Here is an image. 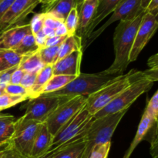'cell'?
I'll return each instance as SVG.
<instances>
[{"label": "cell", "mask_w": 158, "mask_h": 158, "mask_svg": "<svg viewBox=\"0 0 158 158\" xmlns=\"http://www.w3.org/2000/svg\"><path fill=\"white\" fill-rule=\"evenodd\" d=\"M52 140V136L48 131L46 123H40L34 140L31 158H38L47 152L51 146Z\"/></svg>", "instance_id": "obj_18"}, {"label": "cell", "mask_w": 158, "mask_h": 158, "mask_svg": "<svg viewBox=\"0 0 158 158\" xmlns=\"http://www.w3.org/2000/svg\"><path fill=\"white\" fill-rule=\"evenodd\" d=\"M66 100L68 99L46 95H40L36 98L30 99L26 104L21 107L26 110L23 118L40 123H45L56 108Z\"/></svg>", "instance_id": "obj_9"}, {"label": "cell", "mask_w": 158, "mask_h": 158, "mask_svg": "<svg viewBox=\"0 0 158 158\" xmlns=\"http://www.w3.org/2000/svg\"><path fill=\"white\" fill-rule=\"evenodd\" d=\"M76 50H83L82 38L77 35L68 36L60 45L57 61Z\"/></svg>", "instance_id": "obj_24"}, {"label": "cell", "mask_w": 158, "mask_h": 158, "mask_svg": "<svg viewBox=\"0 0 158 158\" xmlns=\"http://www.w3.org/2000/svg\"><path fill=\"white\" fill-rule=\"evenodd\" d=\"M26 72L21 70L19 68H17L14 73H12V77L10 79V83L9 84H20L21 83V80L23 79V76L25 75Z\"/></svg>", "instance_id": "obj_39"}, {"label": "cell", "mask_w": 158, "mask_h": 158, "mask_svg": "<svg viewBox=\"0 0 158 158\" xmlns=\"http://www.w3.org/2000/svg\"><path fill=\"white\" fill-rule=\"evenodd\" d=\"M83 50H76L60 59L52 65L53 75H66L77 77L80 73V64Z\"/></svg>", "instance_id": "obj_13"}, {"label": "cell", "mask_w": 158, "mask_h": 158, "mask_svg": "<svg viewBox=\"0 0 158 158\" xmlns=\"http://www.w3.org/2000/svg\"><path fill=\"white\" fill-rule=\"evenodd\" d=\"M56 35L58 36H63V35H67V31H66V27L64 26V23H62L60 26L55 29Z\"/></svg>", "instance_id": "obj_45"}, {"label": "cell", "mask_w": 158, "mask_h": 158, "mask_svg": "<svg viewBox=\"0 0 158 158\" xmlns=\"http://www.w3.org/2000/svg\"><path fill=\"white\" fill-rule=\"evenodd\" d=\"M40 123L33 120H25L21 117L15 120V131L6 145L22 158H31L34 140Z\"/></svg>", "instance_id": "obj_5"}, {"label": "cell", "mask_w": 158, "mask_h": 158, "mask_svg": "<svg viewBox=\"0 0 158 158\" xmlns=\"http://www.w3.org/2000/svg\"><path fill=\"white\" fill-rule=\"evenodd\" d=\"M28 99H29L28 97H25V96L9 95L4 93L0 96V111L12 107Z\"/></svg>", "instance_id": "obj_30"}, {"label": "cell", "mask_w": 158, "mask_h": 158, "mask_svg": "<svg viewBox=\"0 0 158 158\" xmlns=\"http://www.w3.org/2000/svg\"><path fill=\"white\" fill-rule=\"evenodd\" d=\"M68 37V35H63V36H58L54 35L52 37H46V42H45L44 47H49V46H59L63 43V42Z\"/></svg>", "instance_id": "obj_37"}, {"label": "cell", "mask_w": 158, "mask_h": 158, "mask_svg": "<svg viewBox=\"0 0 158 158\" xmlns=\"http://www.w3.org/2000/svg\"><path fill=\"white\" fill-rule=\"evenodd\" d=\"M116 77L117 76L105 73L103 71L98 73H80L62 89L43 95L66 99L73 98L79 96L88 97Z\"/></svg>", "instance_id": "obj_3"}, {"label": "cell", "mask_w": 158, "mask_h": 158, "mask_svg": "<svg viewBox=\"0 0 158 158\" xmlns=\"http://www.w3.org/2000/svg\"><path fill=\"white\" fill-rule=\"evenodd\" d=\"M2 32H3L2 29V28H1V27H0V34H1V33H2Z\"/></svg>", "instance_id": "obj_51"}, {"label": "cell", "mask_w": 158, "mask_h": 158, "mask_svg": "<svg viewBox=\"0 0 158 158\" xmlns=\"http://www.w3.org/2000/svg\"><path fill=\"white\" fill-rule=\"evenodd\" d=\"M100 0H85L79 9V23L76 35L83 38L85 32L94 17Z\"/></svg>", "instance_id": "obj_17"}, {"label": "cell", "mask_w": 158, "mask_h": 158, "mask_svg": "<svg viewBox=\"0 0 158 158\" xmlns=\"http://www.w3.org/2000/svg\"><path fill=\"white\" fill-rule=\"evenodd\" d=\"M31 27L29 23L16 25L6 29L0 34V50L1 49H14L23 40L25 35L30 33Z\"/></svg>", "instance_id": "obj_14"}, {"label": "cell", "mask_w": 158, "mask_h": 158, "mask_svg": "<svg viewBox=\"0 0 158 158\" xmlns=\"http://www.w3.org/2000/svg\"><path fill=\"white\" fill-rule=\"evenodd\" d=\"M127 110L128 109L123 110L115 114L93 120L84 135L86 144L83 158H88L91 150L96 145L111 142L116 128Z\"/></svg>", "instance_id": "obj_4"}, {"label": "cell", "mask_w": 158, "mask_h": 158, "mask_svg": "<svg viewBox=\"0 0 158 158\" xmlns=\"http://www.w3.org/2000/svg\"><path fill=\"white\" fill-rule=\"evenodd\" d=\"M34 36H35V43H36L37 46H39V48H40V49H43V48H44L46 36L44 34V32H43V31L41 30L40 32H39L38 33L34 35Z\"/></svg>", "instance_id": "obj_42"}, {"label": "cell", "mask_w": 158, "mask_h": 158, "mask_svg": "<svg viewBox=\"0 0 158 158\" xmlns=\"http://www.w3.org/2000/svg\"><path fill=\"white\" fill-rule=\"evenodd\" d=\"M4 88H2V87H0V96L2 95V94H4Z\"/></svg>", "instance_id": "obj_49"}, {"label": "cell", "mask_w": 158, "mask_h": 158, "mask_svg": "<svg viewBox=\"0 0 158 158\" xmlns=\"http://www.w3.org/2000/svg\"><path fill=\"white\" fill-rule=\"evenodd\" d=\"M86 144L84 136L71 140L62 145V148L53 158H83Z\"/></svg>", "instance_id": "obj_19"}, {"label": "cell", "mask_w": 158, "mask_h": 158, "mask_svg": "<svg viewBox=\"0 0 158 158\" xmlns=\"http://www.w3.org/2000/svg\"><path fill=\"white\" fill-rule=\"evenodd\" d=\"M44 14H45V19H44L45 27H48L52 29H56L58 26H60L62 23H63V22L56 19L51 16V15H48V14H46V13Z\"/></svg>", "instance_id": "obj_38"}, {"label": "cell", "mask_w": 158, "mask_h": 158, "mask_svg": "<svg viewBox=\"0 0 158 158\" xmlns=\"http://www.w3.org/2000/svg\"><path fill=\"white\" fill-rule=\"evenodd\" d=\"M157 73L158 70L151 69L145 71L131 69L128 73L117 76L100 89L86 97V109L94 116L135 82L143 79L156 82L158 80Z\"/></svg>", "instance_id": "obj_1"}, {"label": "cell", "mask_w": 158, "mask_h": 158, "mask_svg": "<svg viewBox=\"0 0 158 158\" xmlns=\"http://www.w3.org/2000/svg\"><path fill=\"white\" fill-rule=\"evenodd\" d=\"M147 12L151 13L154 16L157 18L158 14V0H151V2L148 4V7L146 9Z\"/></svg>", "instance_id": "obj_40"}, {"label": "cell", "mask_w": 158, "mask_h": 158, "mask_svg": "<svg viewBox=\"0 0 158 158\" xmlns=\"http://www.w3.org/2000/svg\"><path fill=\"white\" fill-rule=\"evenodd\" d=\"M55 1L56 0H40V3H42L43 6H48V5H50Z\"/></svg>", "instance_id": "obj_48"}, {"label": "cell", "mask_w": 158, "mask_h": 158, "mask_svg": "<svg viewBox=\"0 0 158 158\" xmlns=\"http://www.w3.org/2000/svg\"><path fill=\"white\" fill-rule=\"evenodd\" d=\"M154 82L148 79H143L135 82L122 93H120L109 104L93 116L94 119L100 118L104 116L115 114L123 110L129 109L134 102L144 93L149 91L154 86Z\"/></svg>", "instance_id": "obj_6"}, {"label": "cell", "mask_w": 158, "mask_h": 158, "mask_svg": "<svg viewBox=\"0 0 158 158\" xmlns=\"http://www.w3.org/2000/svg\"><path fill=\"white\" fill-rule=\"evenodd\" d=\"M19 158H21V157H19Z\"/></svg>", "instance_id": "obj_53"}, {"label": "cell", "mask_w": 158, "mask_h": 158, "mask_svg": "<svg viewBox=\"0 0 158 158\" xmlns=\"http://www.w3.org/2000/svg\"><path fill=\"white\" fill-rule=\"evenodd\" d=\"M20 157L16 154L15 152H14L12 150L7 149V148H5L4 149V154L2 157V158H19ZM22 158V157H21Z\"/></svg>", "instance_id": "obj_44"}, {"label": "cell", "mask_w": 158, "mask_h": 158, "mask_svg": "<svg viewBox=\"0 0 158 158\" xmlns=\"http://www.w3.org/2000/svg\"><path fill=\"white\" fill-rule=\"evenodd\" d=\"M43 32H44L45 35H46V37H52V36H54V35H56L55 29H50V28L43 26Z\"/></svg>", "instance_id": "obj_46"}, {"label": "cell", "mask_w": 158, "mask_h": 158, "mask_svg": "<svg viewBox=\"0 0 158 158\" xmlns=\"http://www.w3.org/2000/svg\"><path fill=\"white\" fill-rule=\"evenodd\" d=\"M83 0H56L48 6H43V13L48 14L64 23L66 16L73 8L80 9Z\"/></svg>", "instance_id": "obj_16"}, {"label": "cell", "mask_w": 158, "mask_h": 158, "mask_svg": "<svg viewBox=\"0 0 158 158\" xmlns=\"http://www.w3.org/2000/svg\"><path fill=\"white\" fill-rule=\"evenodd\" d=\"M15 117L9 114H0V147L6 145L15 131Z\"/></svg>", "instance_id": "obj_22"}, {"label": "cell", "mask_w": 158, "mask_h": 158, "mask_svg": "<svg viewBox=\"0 0 158 158\" xmlns=\"http://www.w3.org/2000/svg\"><path fill=\"white\" fill-rule=\"evenodd\" d=\"M93 120V116L85 106L75 117L63 125L56 135L52 137V143L48 151L56 149L71 140L83 137Z\"/></svg>", "instance_id": "obj_7"}, {"label": "cell", "mask_w": 158, "mask_h": 158, "mask_svg": "<svg viewBox=\"0 0 158 158\" xmlns=\"http://www.w3.org/2000/svg\"><path fill=\"white\" fill-rule=\"evenodd\" d=\"M157 27L158 22L157 17L154 16L151 13H148L145 11L144 15H143V18L136 33L132 49L130 52V63L137 60V57L139 56L144 46L154 35Z\"/></svg>", "instance_id": "obj_11"}, {"label": "cell", "mask_w": 158, "mask_h": 158, "mask_svg": "<svg viewBox=\"0 0 158 158\" xmlns=\"http://www.w3.org/2000/svg\"><path fill=\"white\" fill-rule=\"evenodd\" d=\"M45 66L40 58V52H36L29 56H23L18 68L26 73H38Z\"/></svg>", "instance_id": "obj_23"}, {"label": "cell", "mask_w": 158, "mask_h": 158, "mask_svg": "<svg viewBox=\"0 0 158 158\" xmlns=\"http://www.w3.org/2000/svg\"><path fill=\"white\" fill-rule=\"evenodd\" d=\"M83 1H85V0H83Z\"/></svg>", "instance_id": "obj_52"}, {"label": "cell", "mask_w": 158, "mask_h": 158, "mask_svg": "<svg viewBox=\"0 0 158 158\" xmlns=\"http://www.w3.org/2000/svg\"><path fill=\"white\" fill-rule=\"evenodd\" d=\"M123 0H100L98 6H97L94 17L91 19L84 35L82 38L83 44L91 33L95 30L96 27L106 18L107 15L112 13L117 6L120 4Z\"/></svg>", "instance_id": "obj_15"}, {"label": "cell", "mask_w": 158, "mask_h": 158, "mask_svg": "<svg viewBox=\"0 0 158 158\" xmlns=\"http://www.w3.org/2000/svg\"><path fill=\"white\" fill-rule=\"evenodd\" d=\"M3 154H4V150H2V151H0V158H2V157L3 156Z\"/></svg>", "instance_id": "obj_50"}, {"label": "cell", "mask_w": 158, "mask_h": 158, "mask_svg": "<svg viewBox=\"0 0 158 158\" xmlns=\"http://www.w3.org/2000/svg\"><path fill=\"white\" fill-rule=\"evenodd\" d=\"M36 76L37 73H26L25 75L23 76L20 85L23 86L26 89H27L28 93L32 89V86L35 83Z\"/></svg>", "instance_id": "obj_35"}, {"label": "cell", "mask_w": 158, "mask_h": 158, "mask_svg": "<svg viewBox=\"0 0 158 158\" xmlns=\"http://www.w3.org/2000/svg\"><path fill=\"white\" fill-rule=\"evenodd\" d=\"M77 77L74 76H66V75H53L51 77L50 80L48 81L46 86L42 91V94H47L50 93H53L58 89H62L66 85H67L69 82Z\"/></svg>", "instance_id": "obj_26"}, {"label": "cell", "mask_w": 158, "mask_h": 158, "mask_svg": "<svg viewBox=\"0 0 158 158\" xmlns=\"http://www.w3.org/2000/svg\"><path fill=\"white\" fill-rule=\"evenodd\" d=\"M145 113L148 117H151L154 121H157L158 117V91H156L152 96L148 104L145 109Z\"/></svg>", "instance_id": "obj_32"}, {"label": "cell", "mask_w": 158, "mask_h": 158, "mask_svg": "<svg viewBox=\"0 0 158 158\" xmlns=\"http://www.w3.org/2000/svg\"><path fill=\"white\" fill-rule=\"evenodd\" d=\"M53 76L52 65H46L40 72L37 73L35 83L32 89L29 92V99H34L40 97L42 94L43 88L46 86L51 77Z\"/></svg>", "instance_id": "obj_20"}, {"label": "cell", "mask_w": 158, "mask_h": 158, "mask_svg": "<svg viewBox=\"0 0 158 158\" xmlns=\"http://www.w3.org/2000/svg\"><path fill=\"white\" fill-rule=\"evenodd\" d=\"M14 1L15 0H0V19L13 4Z\"/></svg>", "instance_id": "obj_41"}, {"label": "cell", "mask_w": 158, "mask_h": 158, "mask_svg": "<svg viewBox=\"0 0 158 158\" xmlns=\"http://www.w3.org/2000/svg\"><path fill=\"white\" fill-rule=\"evenodd\" d=\"M140 2L141 0H123L114 9L109 19L101 27L97 29V30H94L89 35L87 40L83 43V50L86 49L94 40H97V38H98L103 33V31L112 23L121 20L132 19L144 12L145 10L142 9L140 7Z\"/></svg>", "instance_id": "obj_10"}, {"label": "cell", "mask_w": 158, "mask_h": 158, "mask_svg": "<svg viewBox=\"0 0 158 158\" xmlns=\"http://www.w3.org/2000/svg\"><path fill=\"white\" fill-rule=\"evenodd\" d=\"M44 19L45 14L43 12L37 13L33 15L30 23H29L31 27V32L33 35H35L39 32L43 30V26H44Z\"/></svg>", "instance_id": "obj_33"}, {"label": "cell", "mask_w": 158, "mask_h": 158, "mask_svg": "<svg viewBox=\"0 0 158 158\" xmlns=\"http://www.w3.org/2000/svg\"><path fill=\"white\" fill-rule=\"evenodd\" d=\"M111 142L96 145L91 150L88 158H108Z\"/></svg>", "instance_id": "obj_31"}, {"label": "cell", "mask_w": 158, "mask_h": 158, "mask_svg": "<svg viewBox=\"0 0 158 158\" xmlns=\"http://www.w3.org/2000/svg\"><path fill=\"white\" fill-rule=\"evenodd\" d=\"M150 2H151V0H141V2H140V7H141V9H143V10H146Z\"/></svg>", "instance_id": "obj_47"}, {"label": "cell", "mask_w": 158, "mask_h": 158, "mask_svg": "<svg viewBox=\"0 0 158 158\" xmlns=\"http://www.w3.org/2000/svg\"><path fill=\"white\" fill-rule=\"evenodd\" d=\"M39 3L40 0H15L0 19V27L4 31L16 26L33 11Z\"/></svg>", "instance_id": "obj_12"}, {"label": "cell", "mask_w": 158, "mask_h": 158, "mask_svg": "<svg viewBox=\"0 0 158 158\" xmlns=\"http://www.w3.org/2000/svg\"><path fill=\"white\" fill-rule=\"evenodd\" d=\"M60 46V45L40 49L39 52H40V58L45 66L46 65H52V66L57 61Z\"/></svg>", "instance_id": "obj_28"}, {"label": "cell", "mask_w": 158, "mask_h": 158, "mask_svg": "<svg viewBox=\"0 0 158 158\" xmlns=\"http://www.w3.org/2000/svg\"><path fill=\"white\" fill-rule=\"evenodd\" d=\"M23 56L12 49L0 50V73L19 66Z\"/></svg>", "instance_id": "obj_25"}, {"label": "cell", "mask_w": 158, "mask_h": 158, "mask_svg": "<svg viewBox=\"0 0 158 158\" xmlns=\"http://www.w3.org/2000/svg\"><path fill=\"white\" fill-rule=\"evenodd\" d=\"M155 122L157 121H154V120H152L151 117H148V116L147 115L146 113H143L140 123H139L138 128H137V134H136L134 139L133 140L132 143H131V146H130V148L128 149L127 152L126 153V154H125L124 157L123 158H130L131 154L133 153V151L135 150V148H137V145L141 142V140L144 138L146 134H148V132L149 131L150 128L152 127V125L154 124Z\"/></svg>", "instance_id": "obj_21"}, {"label": "cell", "mask_w": 158, "mask_h": 158, "mask_svg": "<svg viewBox=\"0 0 158 158\" xmlns=\"http://www.w3.org/2000/svg\"><path fill=\"white\" fill-rule=\"evenodd\" d=\"M157 54L152 56L151 58L148 60V66H150V69H154V70H158V63H157Z\"/></svg>", "instance_id": "obj_43"}, {"label": "cell", "mask_w": 158, "mask_h": 158, "mask_svg": "<svg viewBox=\"0 0 158 158\" xmlns=\"http://www.w3.org/2000/svg\"><path fill=\"white\" fill-rule=\"evenodd\" d=\"M145 11L132 19L121 20L114 35L115 58L112 65L103 72L109 75H122L130 64L129 56L134 44L136 33Z\"/></svg>", "instance_id": "obj_2"}, {"label": "cell", "mask_w": 158, "mask_h": 158, "mask_svg": "<svg viewBox=\"0 0 158 158\" xmlns=\"http://www.w3.org/2000/svg\"><path fill=\"white\" fill-rule=\"evenodd\" d=\"M86 97L79 96L68 99L56 108L45 122L48 131L52 137L56 135L63 125L86 106Z\"/></svg>", "instance_id": "obj_8"}, {"label": "cell", "mask_w": 158, "mask_h": 158, "mask_svg": "<svg viewBox=\"0 0 158 158\" xmlns=\"http://www.w3.org/2000/svg\"><path fill=\"white\" fill-rule=\"evenodd\" d=\"M4 92L9 95L25 96L29 98V93L20 84H9L5 87Z\"/></svg>", "instance_id": "obj_34"}, {"label": "cell", "mask_w": 158, "mask_h": 158, "mask_svg": "<svg viewBox=\"0 0 158 158\" xmlns=\"http://www.w3.org/2000/svg\"><path fill=\"white\" fill-rule=\"evenodd\" d=\"M39 50H40V48L37 46L35 40V36L32 32L25 35L19 44L14 49L15 52H17L19 55L22 56L31 55V54L38 52Z\"/></svg>", "instance_id": "obj_27"}, {"label": "cell", "mask_w": 158, "mask_h": 158, "mask_svg": "<svg viewBox=\"0 0 158 158\" xmlns=\"http://www.w3.org/2000/svg\"><path fill=\"white\" fill-rule=\"evenodd\" d=\"M64 26L67 31L68 36L76 35L79 23V9L73 8L69 12L64 21Z\"/></svg>", "instance_id": "obj_29"}, {"label": "cell", "mask_w": 158, "mask_h": 158, "mask_svg": "<svg viewBox=\"0 0 158 158\" xmlns=\"http://www.w3.org/2000/svg\"><path fill=\"white\" fill-rule=\"evenodd\" d=\"M17 68H18V66L11 68V69L0 73V87H2L5 89V87L10 83L11 77Z\"/></svg>", "instance_id": "obj_36"}]
</instances>
